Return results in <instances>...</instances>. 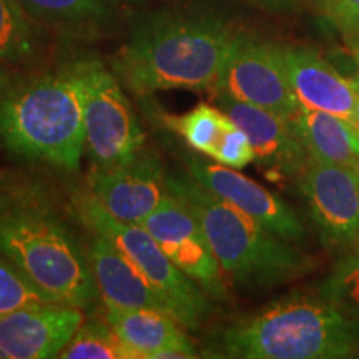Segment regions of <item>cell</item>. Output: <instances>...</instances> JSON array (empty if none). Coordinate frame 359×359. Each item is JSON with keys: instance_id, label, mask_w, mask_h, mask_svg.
I'll list each match as a JSON object with an SVG mask.
<instances>
[{"instance_id": "obj_1", "label": "cell", "mask_w": 359, "mask_h": 359, "mask_svg": "<svg viewBox=\"0 0 359 359\" xmlns=\"http://www.w3.org/2000/svg\"><path fill=\"white\" fill-rule=\"evenodd\" d=\"M0 253L53 303L85 309L100 296L88 250L32 178L0 172Z\"/></svg>"}, {"instance_id": "obj_2", "label": "cell", "mask_w": 359, "mask_h": 359, "mask_svg": "<svg viewBox=\"0 0 359 359\" xmlns=\"http://www.w3.org/2000/svg\"><path fill=\"white\" fill-rule=\"evenodd\" d=\"M236 34L210 12L151 13L116 53L114 70L140 97L163 90H215Z\"/></svg>"}, {"instance_id": "obj_3", "label": "cell", "mask_w": 359, "mask_h": 359, "mask_svg": "<svg viewBox=\"0 0 359 359\" xmlns=\"http://www.w3.org/2000/svg\"><path fill=\"white\" fill-rule=\"evenodd\" d=\"M0 145L20 160L75 172L85 154L79 60L13 79L0 92Z\"/></svg>"}, {"instance_id": "obj_4", "label": "cell", "mask_w": 359, "mask_h": 359, "mask_svg": "<svg viewBox=\"0 0 359 359\" xmlns=\"http://www.w3.org/2000/svg\"><path fill=\"white\" fill-rule=\"evenodd\" d=\"M217 351L235 359L359 358V321L321 293L291 291L224 327Z\"/></svg>"}, {"instance_id": "obj_5", "label": "cell", "mask_w": 359, "mask_h": 359, "mask_svg": "<svg viewBox=\"0 0 359 359\" xmlns=\"http://www.w3.org/2000/svg\"><path fill=\"white\" fill-rule=\"evenodd\" d=\"M167 188L201 223L223 275L248 290L294 283L316 269V259L291 241L200 185L188 172L167 173Z\"/></svg>"}, {"instance_id": "obj_6", "label": "cell", "mask_w": 359, "mask_h": 359, "mask_svg": "<svg viewBox=\"0 0 359 359\" xmlns=\"http://www.w3.org/2000/svg\"><path fill=\"white\" fill-rule=\"evenodd\" d=\"M72 212L87 230L109 238L122 251L185 330L195 331L203 325L212 313V298L165 255L142 224L115 218L88 191L75 195Z\"/></svg>"}, {"instance_id": "obj_7", "label": "cell", "mask_w": 359, "mask_h": 359, "mask_svg": "<svg viewBox=\"0 0 359 359\" xmlns=\"http://www.w3.org/2000/svg\"><path fill=\"white\" fill-rule=\"evenodd\" d=\"M83 80L85 154L95 168H114L143 148L145 135L123 88L98 58H77Z\"/></svg>"}, {"instance_id": "obj_8", "label": "cell", "mask_w": 359, "mask_h": 359, "mask_svg": "<svg viewBox=\"0 0 359 359\" xmlns=\"http://www.w3.org/2000/svg\"><path fill=\"white\" fill-rule=\"evenodd\" d=\"M215 93L291 118L299 110L286 72L283 45L238 32Z\"/></svg>"}, {"instance_id": "obj_9", "label": "cell", "mask_w": 359, "mask_h": 359, "mask_svg": "<svg viewBox=\"0 0 359 359\" xmlns=\"http://www.w3.org/2000/svg\"><path fill=\"white\" fill-rule=\"evenodd\" d=\"M165 255L212 299H226V283L208 236L188 206L167 190L158 208L140 223Z\"/></svg>"}, {"instance_id": "obj_10", "label": "cell", "mask_w": 359, "mask_h": 359, "mask_svg": "<svg viewBox=\"0 0 359 359\" xmlns=\"http://www.w3.org/2000/svg\"><path fill=\"white\" fill-rule=\"evenodd\" d=\"M299 187L326 248H359V173L309 158Z\"/></svg>"}, {"instance_id": "obj_11", "label": "cell", "mask_w": 359, "mask_h": 359, "mask_svg": "<svg viewBox=\"0 0 359 359\" xmlns=\"http://www.w3.org/2000/svg\"><path fill=\"white\" fill-rule=\"evenodd\" d=\"M167 172L154 150L142 148L114 168H93L88 193L115 218L140 224L167 193Z\"/></svg>"}, {"instance_id": "obj_12", "label": "cell", "mask_w": 359, "mask_h": 359, "mask_svg": "<svg viewBox=\"0 0 359 359\" xmlns=\"http://www.w3.org/2000/svg\"><path fill=\"white\" fill-rule=\"evenodd\" d=\"M187 172L200 185L208 188L219 198L248 213L269 231L296 243L306 238V226L291 206L276 193L266 190L235 168H228L203 156L191 155L187 160Z\"/></svg>"}, {"instance_id": "obj_13", "label": "cell", "mask_w": 359, "mask_h": 359, "mask_svg": "<svg viewBox=\"0 0 359 359\" xmlns=\"http://www.w3.org/2000/svg\"><path fill=\"white\" fill-rule=\"evenodd\" d=\"M215 103L248 135L255 163L276 178H299L309 155L290 118L235 98L215 93Z\"/></svg>"}, {"instance_id": "obj_14", "label": "cell", "mask_w": 359, "mask_h": 359, "mask_svg": "<svg viewBox=\"0 0 359 359\" xmlns=\"http://www.w3.org/2000/svg\"><path fill=\"white\" fill-rule=\"evenodd\" d=\"M82 308L37 303L0 316V359L58 358L79 326Z\"/></svg>"}, {"instance_id": "obj_15", "label": "cell", "mask_w": 359, "mask_h": 359, "mask_svg": "<svg viewBox=\"0 0 359 359\" xmlns=\"http://www.w3.org/2000/svg\"><path fill=\"white\" fill-rule=\"evenodd\" d=\"M283 57L302 109L336 115L356 128V80L343 77L321 53L304 45H283Z\"/></svg>"}, {"instance_id": "obj_16", "label": "cell", "mask_w": 359, "mask_h": 359, "mask_svg": "<svg viewBox=\"0 0 359 359\" xmlns=\"http://www.w3.org/2000/svg\"><path fill=\"white\" fill-rule=\"evenodd\" d=\"M88 258L103 306L120 309L150 308L170 313L163 298L109 238L92 233Z\"/></svg>"}, {"instance_id": "obj_17", "label": "cell", "mask_w": 359, "mask_h": 359, "mask_svg": "<svg viewBox=\"0 0 359 359\" xmlns=\"http://www.w3.org/2000/svg\"><path fill=\"white\" fill-rule=\"evenodd\" d=\"M105 320L114 327L128 359H156L165 349L193 346L177 318L158 309L105 308Z\"/></svg>"}, {"instance_id": "obj_18", "label": "cell", "mask_w": 359, "mask_h": 359, "mask_svg": "<svg viewBox=\"0 0 359 359\" xmlns=\"http://www.w3.org/2000/svg\"><path fill=\"white\" fill-rule=\"evenodd\" d=\"M309 158L359 168V130L339 116L302 109L290 118Z\"/></svg>"}, {"instance_id": "obj_19", "label": "cell", "mask_w": 359, "mask_h": 359, "mask_svg": "<svg viewBox=\"0 0 359 359\" xmlns=\"http://www.w3.org/2000/svg\"><path fill=\"white\" fill-rule=\"evenodd\" d=\"M43 48L40 24L17 0H0V65H30Z\"/></svg>"}, {"instance_id": "obj_20", "label": "cell", "mask_w": 359, "mask_h": 359, "mask_svg": "<svg viewBox=\"0 0 359 359\" xmlns=\"http://www.w3.org/2000/svg\"><path fill=\"white\" fill-rule=\"evenodd\" d=\"M165 125L182 137L196 154L215 158L235 122L219 107L200 103L183 115H165Z\"/></svg>"}, {"instance_id": "obj_21", "label": "cell", "mask_w": 359, "mask_h": 359, "mask_svg": "<svg viewBox=\"0 0 359 359\" xmlns=\"http://www.w3.org/2000/svg\"><path fill=\"white\" fill-rule=\"evenodd\" d=\"M40 25L80 30L100 25L110 15V0H17Z\"/></svg>"}, {"instance_id": "obj_22", "label": "cell", "mask_w": 359, "mask_h": 359, "mask_svg": "<svg viewBox=\"0 0 359 359\" xmlns=\"http://www.w3.org/2000/svg\"><path fill=\"white\" fill-rule=\"evenodd\" d=\"M64 359H128L123 344L107 320L90 318L58 353Z\"/></svg>"}, {"instance_id": "obj_23", "label": "cell", "mask_w": 359, "mask_h": 359, "mask_svg": "<svg viewBox=\"0 0 359 359\" xmlns=\"http://www.w3.org/2000/svg\"><path fill=\"white\" fill-rule=\"evenodd\" d=\"M318 293L359 321V248L349 250L323 280Z\"/></svg>"}, {"instance_id": "obj_24", "label": "cell", "mask_w": 359, "mask_h": 359, "mask_svg": "<svg viewBox=\"0 0 359 359\" xmlns=\"http://www.w3.org/2000/svg\"><path fill=\"white\" fill-rule=\"evenodd\" d=\"M37 303H53L19 268L0 253V316Z\"/></svg>"}, {"instance_id": "obj_25", "label": "cell", "mask_w": 359, "mask_h": 359, "mask_svg": "<svg viewBox=\"0 0 359 359\" xmlns=\"http://www.w3.org/2000/svg\"><path fill=\"white\" fill-rule=\"evenodd\" d=\"M320 11L343 37L359 32V0H320Z\"/></svg>"}, {"instance_id": "obj_26", "label": "cell", "mask_w": 359, "mask_h": 359, "mask_svg": "<svg viewBox=\"0 0 359 359\" xmlns=\"http://www.w3.org/2000/svg\"><path fill=\"white\" fill-rule=\"evenodd\" d=\"M344 40H346L348 50H349V53H351L354 64H356L358 70H359V32L351 34V35H346V37H344Z\"/></svg>"}, {"instance_id": "obj_27", "label": "cell", "mask_w": 359, "mask_h": 359, "mask_svg": "<svg viewBox=\"0 0 359 359\" xmlns=\"http://www.w3.org/2000/svg\"><path fill=\"white\" fill-rule=\"evenodd\" d=\"M11 80H12V75L8 74V72L4 69L2 65H0V92H2V90L6 88L8 83H11Z\"/></svg>"}, {"instance_id": "obj_28", "label": "cell", "mask_w": 359, "mask_h": 359, "mask_svg": "<svg viewBox=\"0 0 359 359\" xmlns=\"http://www.w3.org/2000/svg\"><path fill=\"white\" fill-rule=\"evenodd\" d=\"M356 128L359 130V79L356 80Z\"/></svg>"}, {"instance_id": "obj_29", "label": "cell", "mask_w": 359, "mask_h": 359, "mask_svg": "<svg viewBox=\"0 0 359 359\" xmlns=\"http://www.w3.org/2000/svg\"><path fill=\"white\" fill-rule=\"evenodd\" d=\"M263 2H269V4H276V6H281V4H291V2H298V0H263Z\"/></svg>"}, {"instance_id": "obj_30", "label": "cell", "mask_w": 359, "mask_h": 359, "mask_svg": "<svg viewBox=\"0 0 359 359\" xmlns=\"http://www.w3.org/2000/svg\"><path fill=\"white\" fill-rule=\"evenodd\" d=\"M111 4H120V2H130V0H110Z\"/></svg>"}, {"instance_id": "obj_31", "label": "cell", "mask_w": 359, "mask_h": 359, "mask_svg": "<svg viewBox=\"0 0 359 359\" xmlns=\"http://www.w3.org/2000/svg\"><path fill=\"white\" fill-rule=\"evenodd\" d=\"M356 172H358V173H359V168H358V170H356Z\"/></svg>"}]
</instances>
